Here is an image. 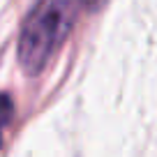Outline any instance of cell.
Listing matches in <instances>:
<instances>
[{
	"mask_svg": "<svg viewBox=\"0 0 157 157\" xmlns=\"http://www.w3.org/2000/svg\"><path fill=\"white\" fill-rule=\"evenodd\" d=\"M78 0H39L19 35V63L25 74H39L67 39Z\"/></svg>",
	"mask_w": 157,
	"mask_h": 157,
	"instance_id": "1",
	"label": "cell"
},
{
	"mask_svg": "<svg viewBox=\"0 0 157 157\" xmlns=\"http://www.w3.org/2000/svg\"><path fill=\"white\" fill-rule=\"evenodd\" d=\"M12 113H14V104H12L10 95H0V129L12 120Z\"/></svg>",
	"mask_w": 157,
	"mask_h": 157,
	"instance_id": "2",
	"label": "cell"
},
{
	"mask_svg": "<svg viewBox=\"0 0 157 157\" xmlns=\"http://www.w3.org/2000/svg\"><path fill=\"white\" fill-rule=\"evenodd\" d=\"M0 146H2V134H0Z\"/></svg>",
	"mask_w": 157,
	"mask_h": 157,
	"instance_id": "3",
	"label": "cell"
}]
</instances>
